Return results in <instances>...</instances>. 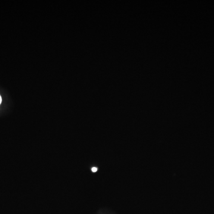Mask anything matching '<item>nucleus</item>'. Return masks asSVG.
Returning <instances> with one entry per match:
<instances>
[{"instance_id": "obj_1", "label": "nucleus", "mask_w": 214, "mask_h": 214, "mask_svg": "<svg viewBox=\"0 0 214 214\" xmlns=\"http://www.w3.org/2000/svg\"><path fill=\"white\" fill-rule=\"evenodd\" d=\"M97 168H96V167H93L92 168V171H93V172H96L97 171Z\"/></svg>"}, {"instance_id": "obj_2", "label": "nucleus", "mask_w": 214, "mask_h": 214, "mask_svg": "<svg viewBox=\"0 0 214 214\" xmlns=\"http://www.w3.org/2000/svg\"><path fill=\"white\" fill-rule=\"evenodd\" d=\"M1 102H2V98H1V96H0V104H1Z\"/></svg>"}]
</instances>
